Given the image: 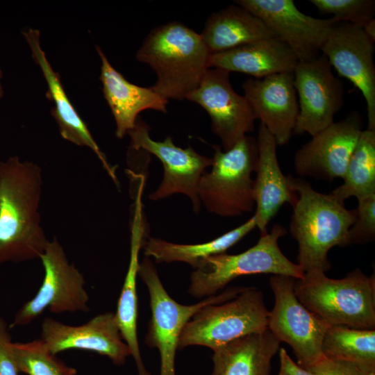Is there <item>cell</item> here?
I'll list each match as a JSON object with an SVG mask.
<instances>
[{
	"instance_id": "1",
	"label": "cell",
	"mask_w": 375,
	"mask_h": 375,
	"mask_svg": "<svg viewBox=\"0 0 375 375\" xmlns=\"http://www.w3.org/2000/svg\"><path fill=\"white\" fill-rule=\"evenodd\" d=\"M41 168L17 156L0 160V265L40 258L49 240L41 226Z\"/></svg>"
},
{
	"instance_id": "2",
	"label": "cell",
	"mask_w": 375,
	"mask_h": 375,
	"mask_svg": "<svg viewBox=\"0 0 375 375\" xmlns=\"http://www.w3.org/2000/svg\"><path fill=\"white\" fill-rule=\"evenodd\" d=\"M288 177L297 194L290 222V233L298 244L297 265L303 274L326 273L331 267L330 249L350 244L356 209L348 210L331 193L316 191L303 178Z\"/></svg>"
},
{
	"instance_id": "3",
	"label": "cell",
	"mask_w": 375,
	"mask_h": 375,
	"mask_svg": "<svg viewBox=\"0 0 375 375\" xmlns=\"http://www.w3.org/2000/svg\"><path fill=\"white\" fill-rule=\"evenodd\" d=\"M210 53L200 34L178 22L149 33L136 53L138 61L156 74L151 88L166 99H186L209 68Z\"/></svg>"
},
{
	"instance_id": "4",
	"label": "cell",
	"mask_w": 375,
	"mask_h": 375,
	"mask_svg": "<svg viewBox=\"0 0 375 375\" xmlns=\"http://www.w3.org/2000/svg\"><path fill=\"white\" fill-rule=\"evenodd\" d=\"M294 292L310 312L330 325L375 329V278L356 268L340 279L315 272L295 279Z\"/></svg>"
},
{
	"instance_id": "5",
	"label": "cell",
	"mask_w": 375,
	"mask_h": 375,
	"mask_svg": "<svg viewBox=\"0 0 375 375\" xmlns=\"http://www.w3.org/2000/svg\"><path fill=\"white\" fill-rule=\"evenodd\" d=\"M210 172L205 171L198 187L201 203L221 217H231L255 208L253 179L258 157L257 139L246 135L231 149L213 145Z\"/></svg>"
},
{
	"instance_id": "6",
	"label": "cell",
	"mask_w": 375,
	"mask_h": 375,
	"mask_svg": "<svg viewBox=\"0 0 375 375\" xmlns=\"http://www.w3.org/2000/svg\"><path fill=\"white\" fill-rule=\"evenodd\" d=\"M287 229L276 224L269 232L260 234L257 243L238 254L220 253L207 258L190 276L188 293L206 298L223 290L233 279L245 275L270 274L301 278L303 272L281 251L278 241Z\"/></svg>"
},
{
	"instance_id": "7",
	"label": "cell",
	"mask_w": 375,
	"mask_h": 375,
	"mask_svg": "<svg viewBox=\"0 0 375 375\" xmlns=\"http://www.w3.org/2000/svg\"><path fill=\"white\" fill-rule=\"evenodd\" d=\"M138 276L147 285L150 298L151 316L145 344L151 348H156L159 351L160 375H176L175 356L182 331L199 310L208 305L230 301L247 288H228L197 303L183 305L169 295L149 258L144 257L140 262Z\"/></svg>"
},
{
	"instance_id": "8",
	"label": "cell",
	"mask_w": 375,
	"mask_h": 375,
	"mask_svg": "<svg viewBox=\"0 0 375 375\" xmlns=\"http://www.w3.org/2000/svg\"><path fill=\"white\" fill-rule=\"evenodd\" d=\"M269 314L262 292L247 288L230 301L199 310L185 325L178 349L203 346L213 351L241 337L267 328Z\"/></svg>"
},
{
	"instance_id": "9",
	"label": "cell",
	"mask_w": 375,
	"mask_h": 375,
	"mask_svg": "<svg viewBox=\"0 0 375 375\" xmlns=\"http://www.w3.org/2000/svg\"><path fill=\"white\" fill-rule=\"evenodd\" d=\"M295 279L283 275L270 277L275 302L269 311L267 328L281 342L291 347L298 365L308 370L325 358L322 344L331 325L299 301L294 292Z\"/></svg>"
},
{
	"instance_id": "10",
	"label": "cell",
	"mask_w": 375,
	"mask_h": 375,
	"mask_svg": "<svg viewBox=\"0 0 375 375\" xmlns=\"http://www.w3.org/2000/svg\"><path fill=\"white\" fill-rule=\"evenodd\" d=\"M39 259L44 269L42 285L17 310L10 328L31 324L46 309L55 314L89 311L84 276L69 262L56 238L49 240Z\"/></svg>"
},
{
	"instance_id": "11",
	"label": "cell",
	"mask_w": 375,
	"mask_h": 375,
	"mask_svg": "<svg viewBox=\"0 0 375 375\" xmlns=\"http://www.w3.org/2000/svg\"><path fill=\"white\" fill-rule=\"evenodd\" d=\"M149 132V125L138 118L134 128L128 133L130 149L153 154L163 165L162 182L149 198L157 201L174 194H183L190 199L193 210L198 213L201 205L198 195L199 181L206 169L212 166V158L198 153L190 146L185 149L176 146L171 136L163 141L153 140Z\"/></svg>"
},
{
	"instance_id": "12",
	"label": "cell",
	"mask_w": 375,
	"mask_h": 375,
	"mask_svg": "<svg viewBox=\"0 0 375 375\" xmlns=\"http://www.w3.org/2000/svg\"><path fill=\"white\" fill-rule=\"evenodd\" d=\"M293 76L299 97L294 134L312 136L334 122L335 114L344 105V83L333 74L322 53L310 60L299 61Z\"/></svg>"
},
{
	"instance_id": "13",
	"label": "cell",
	"mask_w": 375,
	"mask_h": 375,
	"mask_svg": "<svg viewBox=\"0 0 375 375\" xmlns=\"http://www.w3.org/2000/svg\"><path fill=\"white\" fill-rule=\"evenodd\" d=\"M186 99L201 106L211 119V128L226 151L254 128L256 117L244 96L230 82V72L208 68L199 86Z\"/></svg>"
},
{
	"instance_id": "14",
	"label": "cell",
	"mask_w": 375,
	"mask_h": 375,
	"mask_svg": "<svg viewBox=\"0 0 375 375\" xmlns=\"http://www.w3.org/2000/svg\"><path fill=\"white\" fill-rule=\"evenodd\" d=\"M362 126V115L353 110L312 135L294 153L295 173L329 182L342 178Z\"/></svg>"
},
{
	"instance_id": "15",
	"label": "cell",
	"mask_w": 375,
	"mask_h": 375,
	"mask_svg": "<svg viewBox=\"0 0 375 375\" xmlns=\"http://www.w3.org/2000/svg\"><path fill=\"white\" fill-rule=\"evenodd\" d=\"M321 53L331 67L361 92L366 102L367 129L375 131L374 42L366 35L362 27L336 22Z\"/></svg>"
},
{
	"instance_id": "16",
	"label": "cell",
	"mask_w": 375,
	"mask_h": 375,
	"mask_svg": "<svg viewBox=\"0 0 375 375\" xmlns=\"http://www.w3.org/2000/svg\"><path fill=\"white\" fill-rule=\"evenodd\" d=\"M236 4L260 18L294 53L299 61L317 58L333 26V17L319 19L301 12L292 0H238Z\"/></svg>"
},
{
	"instance_id": "17",
	"label": "cell",
	"mask_w": 375,
	"mask_h": 375,
	"mask_svg": "<svg viewBox=\"0 0 375 375\" xmlns=\"http://www.w3.org/2000/svg\"><path fill=\"white\" fill-rule=\"evenodd\" d=\"M40 339L55 355L71 349L92 351L108 357L117 365H124L131 356L112 312L97 315L78 326L46 317L41 324Z\"/></svg>"
},
{
	"instance_id": "18",
	"label": "cell",
	"mask_w": 375,
	"mask_h": 375,
	"mask_svg": "<svg viewBox=\"0 0 375 375\" xmlns=\"http://www.w3.org/2000/svg\"><path fill=\"white\" fill-rule=\"evenodd\" d=\"M242 89L256 119L274 136L277 145L288 144L299 114L293 74L251 77L242 83Z\"/></svg>"
},
{
	"instance_id": "19",
	"label": "cell",
	"mask_w": 375,
	"mask_h": 375,
	"mask_svg": "<svg viewBox=\"0 0 375 375\" xmlns=\"http://www.w3.org/2000/svg\"><path fill=\"white\" fill-rule=\"evenodd\" d=\"M33 58L41 69L47 84V97L53 106L51 115L58 126L61 136L66 140L81 147L90 149L101 162L108 176L119 188L116 167L107 160L97 143L93 138L85 122L79 116L67 96L59 74L51 67L40 45L38 30L28 28L23 32Z\"/></svg>"
},
{
	"instance_id": "20",
	"label": "cell",
	"mask_w": 375,
	"mask_h": 375,
	"mask_svg": "<svg viewBox=\"0 0 375 375\" xmlns=\"http://www.w3.org/2000/svg\"><path fill=\"white\" fill-rule=\"evenodd\" d=\"M258 157L253 179L255 212L253 217L260 234L267 232V226L286 203L292 206L297 194L292 188L288 176L280 167L277 144L274 136L262 124L258 131Z\"/></svg>"
},
{
	"instance_id": "21",
	"label": "cell",
	"mask_w": 375,
	"mask_h": 375,
	"mask_svg": "<svg viewBox=\"0 0 375 375\" xmlns=\"http://www.w3.org/2000/svg\"><path fill=\"white\" fill-rule=\"evenodd\" d=\"M131 219L130 259L126 274L119 297L115 319L123 340L133 358L138 375H150L141 357L138 338V298L137 276L139 269V253L148 237L142 198L136 197L132 208Z\"/></svg>"
},
{
	"instance_id": "22",
	"label": "cell",
	"mask_w": 375,
	"mask_h": 375,
	"mask_svg": "<svg viewBox=\"0 0 375 375\" xmlns=\"http://www.w3.org/2000/svg\"><path fill=\"white\" fill-rule=\"evenodd\" d=\"M97 51L101 61L99 79L104 98L116 123L117 138H123L134 128L140 112L154 110L167 112V99L151 87H140L128 82L111 65L98 46Z\"/></svg>"
},
{
	"instance_id": "23",
	"label": "cell",
	"mask_w": 375,
	"mask_h": 375,
	"mask_svg": "<svg viewBox=\"0 0 375 375\" xmlns=\"http://www.w3.org/2000/svg\"><path fill=\"white\" fill-rule=\"evenodd\" d=\"M298 62L292 49L275 37L211 53L208 67L262 78L276 74H293Z\"/></svg>"
},
{
	"instance_id": "24",
	"label": "cell",
	"mask_w": 375,
	"mask_h": 375,
	"mask_svg": "<svg viewBox=\"0 0 375 375\" xmlns=\"http://www.w3.org/2000/svg\"><path fill=\"white\" fill-rule=\"evenodd\" d=\"M281 342L266 328L213 350L211 375H271Z\"/></svg>"
},
{
	"instance_id": "25",
	"label": "cell",
	"mask_w": 375,
	"mask_h": 375,
	"mask_svg": "<svg viewBox=\"0 0 375 375\" xmlns=\"http://www.w3.org/2000/svg\"><path fill=\"white\" fill-rule=\"evenodd\" d=\"M200 35L210 54L276 37L260 18L238 4L210 15Z\"/></svg>"
},
{
	"instance_id": "26",
	"label": "cell",
	"mask_w": 375,
	"mask_h": 375,
	"mask_svg": "<svg viewBox=\"0 0 375 375\" xmlns=\"http://www.w3.org/2000/svg\"><path fill=\"white\" fill-rule=\"evenodd\" d=\"M256 227L252 216L239 226L209 242L185 244L149 237L142 249L145 257L153 258L157 263L183 262L196 269L207 258L226 253Z\"/></svg>"
},
{
	"instance_id": "27",
	"label": "cell",
	"mask_w": 375,
	"mask_h": 375,
	"mask_svg": "<svg viewBox=\"0 0 375 375\" xmlns=\"http://www.w3.org/2000/svg\"><path fill=\"white\" fill-rule=\"evenodd\" d=\"M343 183L331 194L342 202L375 194V131L362 130L348 162Z\"/></svg>"
},
{
	"instance_id": "28",
	"label": "cell",
	"mask_w": 375,
	"mask_h": 375,
	"mask_svg": "<svg viewBox=\"0 0 375 375\" xmlns=\"http://www.w3.org/2000/svg\"><path fill=\"white\" fill-rule=\"evenodd\" d=\"M324 357L375 368V329L331 325L322 344Z\"/></svg>"
},
{
	"instance_id": "29",
	"label": "cell",
	"mask_w": 375,
	"mask_h": 375,
	"mask_svg": "<svg viewBox=\"0 0 375 375\" xmlns=\"http://www.w3.org/2000/svg\"><path fill=\"white\" fill-rule=\"evenodd\" d=\"M10 351L19 372L28 375H76L70 367L52 353L40 339L28 342H11Z\"/></svg>"
},
{
	"instance_id": "30",
	"label": "cell",
	"mask_w": 375,
	"mask_h": 375,
	"mask_svg": "<svg viewBox=\"0 0 375 375\" xmlns=\"http://www.w3.org/2000/svg\"><path fill=\"white\" fill-rule=\"evenodd\" d=\"M322 15L331 14L337 22L363 27L374 19V0H310Z\"/></svg>"
},
{
	"instance_id": "31",
	"label": "cell",
	"mask_w": 375,
	"mask_h": 375,
	"mask_svg": "<svg viewBox=\"0 0 375 375\" xmlns=\"http://www.w3.org/2000/svg\"><path fill=\"white\" fill-rule=\"evenodd\" d=\"M355 220L349 229L350 244H364L375 240V194L358 199Z\"/></svg>"
},
{
	"instance_id": "32",
	"label": "cell",
	"mask_w": 375,
	"mask_h": 375,
	"mask_svg": "<svg viewBox=\"0 0 375 375\" xmlns=\"http://www.w3.org/2000/svg\"><path fill=\"white\" fill-rule=\"evenodd\" d=\"M308 370L316 375H375L374 367L326 358Z\"/></svg>"
},
{
	"instance_id": "33",
	"label": "cell",
	"mask_w": 375,
	"mask_h": 375,
	"mask_svg": "<svg viewBox=\"0 0 375 375\" xmlns=\"http://www.w3.org/2000/svg\"><path fill=\"white\" fill-rule=\"evenodd\" d=\"M10 328L0 317V375H18L19 372L10 351Z\"/></svg>"
},
{
	"instance_id": "34",
	"label": "cell",
	"mask_w": 375,
	"mask_h": 375,
	"mask_svg": "<svg viewBox=\"0 0 375 375\" xmlns=\"http://www.w3.org/2000/svg\"><path fill=\"white\" fill-rule=\"evenodd\" d=\"M278 355L280 360L278 375H316L295 363L284 348H279Z\"/></svg>"
},
{
	"instance_id": "35",
	"label": "cell",
	"mask_w": 375,
	"mask_h": 375,
	"mask_svg": "<svg viewBox=\"0 0 375 375\" xmlns=\"http://www.w3.org/2000/svg\"><path fill=\"white\" fill-rule=\"evenodd\" d=\"M366 35L375 42V19H372L362 27Z\"/></svg>"
},
{
	"instance_id": "36",
	"label": "cell",
	"mask_w": 375,
	"mask_h": 375,
	"mask_svg": "<svg viewBox=\"0 0 375 375\" xmlns=\"http://www.w3.org/2000/svg\"><path fill=\"white\" fill-rule=\"evenodd\" d=\"M3 76V72H2V70L0 67V99L3 97V86H2V84H1V78Z\"/></svg>"
}]
</instances>
